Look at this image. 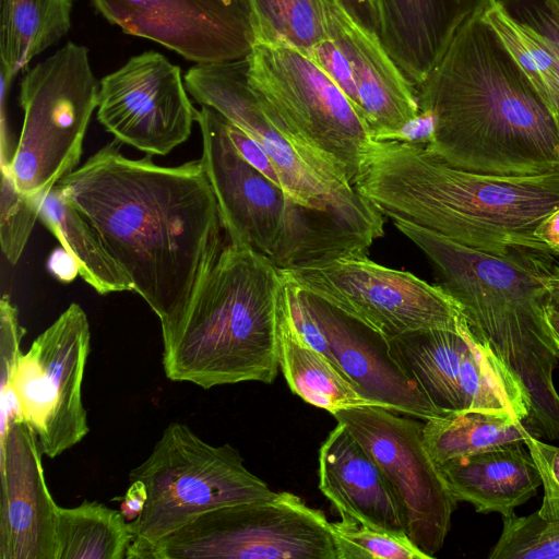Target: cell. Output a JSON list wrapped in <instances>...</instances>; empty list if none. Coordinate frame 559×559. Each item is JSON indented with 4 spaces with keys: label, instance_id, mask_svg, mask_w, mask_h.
I'll use <instances>...</instances> for the list:
<instances>
[{
    "label": "cell",
    "instance_id": "1",
    "mask_svg": "<svg viewBox=\"0 0 559 559\" xmlns=\"http://www.w3.org/2000/svg\"><path fill=\"white\" fill-rule=\"evenodd\" d=\"M171 330L223 249L217 201L202 159L175 167L124 156L111 142L57 183Z\"/></svg>",
    "mask_w": 559,
    "mask_h": 559
},
{
    "label": "cell",
    "instance_id": "2",
    "mask_svg": "<svg viewBox=\"0 0 559 559\" xmlns=\"http://www.w3.org/2000/svg\"><path fill=\"white\" fill-rule=\"evenodd\" d=\"M436 116L425 145L452 167L499 176L559 171V127L480 13L467 19L417 88Z\"/></svg>",
    "mask_w": 559,
    "mask_h": 559
},
{
    "label": "cell",
    "instance_id": "3",
    "mask_svg": "<svg viewBox=\"0 0 559 559\" xmlns=\"http://www.w3.org/2000/svg\"><path fill=\"white\" fill-rule=\"evenodd\" d=\"M395 227L427 257L439 284L461 307L474 335L519 382L530 400L526 427L559 439V393L552 379L559 348L547 322L559 261L546 250L510 248L506 254L475 249L421 226Z\"/></svg>",
    "mask_w": 559,
    "mask_h": 559
},
{
    "label": "cell",
    "instance_id": "4",
    "mask_svg": "<svg viewBox=\"0 0 559 559\" xmlns=\"http://www.w3.org/2000/svg\"><path fill=\"white\" fill-rule=\"evenodd\" d=\"M354 188L382 214L506 254L548 251L534 236L559 207V171L499 176L452 167L425 145L372 141Z\"/></svg>",
    "mask_w": 559,
    "mask_h": 559
},
{
    "label": "cell",
    "instance_id": "5",
    "mask_svg": "<svg viewBox=\"0 0 559 559\" xmlns=\"http://www.w3.org/2000/svg\"><path fill=\"white\" fill-rule=\"evenodd\" d=\"M283 277L247 245L228 242L183 316L162 334L165 376L202 389L272 383L280 369Z\"/></svg>",
    "mask_w": 559,
    "mask_h": 559
},
{
    "label": "cell",
    "instance_id": "6",
    "mask_svg": "<svg viewBox=\"0 0 559 559\" xmlns=\"http://www.w3.org/2000/svg\"><path fill=\"white\" fill-rule=\"evenodd\" d=\"M202 162L228 242L247 245L278 270L366 253L374 239L342 218L296 203L248 164L233 145L224 118L201 106Z\"/></svg>",
    "mask_w": 559,
    "mask_h": 559
},
{
    "label": "cell",
    "instance_id": "7",
    "mask_svg": "<svg viewBox=\"0 0 559 559\" xmlns=\"http://www.w3.org/2000/svg\"><path fill=\"white\" fill-rule=\"evenodd\" d=\"M134 480L144 485L146 501L129 522L133 539L127 559H142L160 539L209 511L277 495L245 466L236 448L212 445L177 421L164 429L148 457L130 471L129 481Z\"/></svg>",
    "mask_w": 559,
    "mask_h": 559
},
{
    "label": "cell",
    "instance_id": "8",
    "mask_svg": "<svg viewBox=\"0 0 559 559\" xmlns=\"http://www.w3.org/2000/svg\"><path fill=\"white\" fill-rule=\"evenodd\" d=\"M188 93L257 141L270 156L282 189L296 203L329 212L374 240L382 213L335 167L272 117L248 81L247 58L195 63L183 76Z\"/></svg>",
    "mask_w": 559,
    "mask_h": 559
},
{
    "label": "cell",
    "instance_id": "9",
    "mask_svg": "<svg viewBox=\"0 0 559 559\" xmlns=\"http://www.w3.org/2000/svg\"><path fill=\"white\" fill-rule=\"evenodd\" d=\"M100 82L85 46L69 41L27 71L20 84L21 135L8 166L16 188L45 195L80 162L98 106Z\"/></svg>",
    "mask_w": 559,
    "mask_h": 559
},
{
    "label": "cell",
    "instance_id": "10",
    "mask_svg": "<svg viewBox=\"0 0 559 559\" xmlns=\"http://www.w3.org/2000/svg\"><path fill=\"white\" fill-rule=\"evenodd\" d=\"M246 58L266 112L354 186L373 141L364 115L304 51L255 43Z\"/></svg>",
    "mask_w": 559,
    "mask_h": 559
},
{
    "label": "cell",
    "instance_id": "11",
    "mask_svg": "<svg viewBox=\"0 0 559 559\" xmlns=\"http://www.w3.org/2000/svg\"><path fill=\"white\" fill-rule=\"evenodd\" d=\"M142 559H337L321 510L282 491L209 511L164 537Z\"/></svg>",
    "mask_w": 559,
    "mask_h": 559
},
{
    "label": "cell",
    "instance_id": "12",
    "mask_svg": "<svg viewBox=\"0 0 559 559\" xmlns=\"http://www.w3.org/2000/svg\"><path fill=\"white\" fill-rule=\"evenodd\" d=\"M280 272L289 285L325 301L388 340L420 330H459L467 323L461 307L440 285L378 264L366 253Z\"/></svg>",
    "mask_w": 559,
    "mask_h": 559
},
{
    "label": "cell",
    "instance_id": "13",
    "mask_svg": "<svg viewBox=\"0 0 559 559\" xmlns=\"http://www.w3.org/2000/svg\"><path fill=\"white\" fill-rule=\"evenodd\" d=\"M90 348L87 316L73 302L19 358L11 390L49 459L81 442L90 431L82 400Z\"/></svg>",
    "mask_w": 559,
    "mask_h": 559
},
{
    "label": "cell",
    "instance_id": "14",
    "mask_svg": "<svg viewBox=\"0 0 559 559\" xmlns=\"http://www.w3.org/2000/svg\"><path fill=\"white\" fill-rule=\"evenodd\" d=\"M389 344L393 357L442 413L486 411L527 419V394L468 323L459 330L405 333Z\"/></svg>",
    "mask_w": 559,
    "mask_h": 559
},
{
    "label": "cell",
    "instance_id": "15",
    "mask_svg": "<svg viewBox=\"0 0 559 559\" xmlns=\"http://www.w3.org/2000/svg\"><path fill=\"white\" fill-rule=\"evenodd\" d=\"M381 406L332 415L380 466L403 506L409 539L430 559L441 550L457 506L424 440V423Z\"/></svg>",
    "mask_w": 559,
    "mask_h": 559
},
{
    "label": "cell",
    "instance_id": "16",
    "mask_svg": "<svg viewBox=\"0 0 559 559\" xmlns=\"http://www.w3.org/2000/svg\"><path fill=\"white\" fill-rule=\"evenodd\" d=\"M187 92L178 66L144 51L100 80L97 119L117 141L164 156L188 140L197 122Z\"/></svg>",
    "mask_w": 559,
    "mask_h": 559
},
{
    "label": "cell",
    "instance_id": "17",
    "mask_svg": "<svg viewBox=\"0 0 559 559\" xmlns=\"http://www.w3.org/2000/svg\"><path fill=\"white\" fill-rule=\"evenodd\" d=\"M126 34L156 41L195 63L246 58L255 44L250 17L222 0H92Z\"/></svg>",
    "mask_w": 559,
    "mask_h": 559
},
{
    "label": "cell",
    "instance_id": "18",
    "mask_svg": "<svg viewBox=\"0 0 559 559\" xmlns=\"http://www.w3.org/2000/svg\"><path fill=\"white\" fill-rule=\"evenodd\" d=\"M38 439L24 419L0 436V559H58L57 509Z\"/></svg>",
    "mask_w": 559,
    "mask_h": 559
},
{
    "label": "cell",
    "instance_id": "19",
    "mask_svg": "<svg viewBox=\"0 0 559 559\" xmlns=\"http://www.w3.org/2000/svg\"><path fill=\"white\" fill-rule=\"evenodd\" d=\"M343 373L377 406L428 420L438 409L393 357L389 340L325 301L301 292Z\"/></svg>",
    "mask_w": 559,
    "mask_h": 559
},
{
    "label": "cell",
    "instance_id": "20",
    "mask_svg": "<svg viewBox=\"0 0 559 559\" xmlns=\"http://www.w3.org/2000/svg\"><path fill=\"white\" fill-rule=\"evenodd\" d=\"M328 35L353 70L364 116L374 141H384L420 111L417 88L391 57L379 34L336 0H323Z\"/></svg>",
    "mask_w": 559,
    "mask_h": 559
},
{
    "label": "cell",
    "instance_id": "21",
    "mask_svg": "<svg viewBox=\"0 0 559 559\" xmlns=\"http://www.w3.org/2000/svg\"><path fill=\"white\" fill-rule=\"evenodd\" d=\"M319 489L337 510L369 527L408 536L393 486L361 444L337 423L319 450Z\"/></svg>",
    "mask_w": 559,
    "mask_h": 559
},
{
    "label": "cell",
    "instance_id": "22",
    "mask_svg": "<svg viewBox=\"0 0 559 559\" xmlns=\"http://www.w3.org/2000/svg\"><path fill=\"white\" fill-rule=\"evenodd\" d=\"M487 0H376L379 37L418 88L444 55L461 25Z\"/></svg>",
    "mask_w": 559,
    "mask_h": 559
},
{
    "label": "cell",
    "instance_id": "23",
    "mask_svg": "<svg viewBox=\"0 0 559 559\" xmlns=\"http://www.w3.org/2000/svg\"><path fill=\"white\" fill-rule=\"evenodd\" d=\"M439 467L456 500L473 504L479 513L510 515L542 485L524 441L455 459Z\"/></svg>",
    "mask_w": 559,
    "mask_h": 559
},
{
    "label": "cell",
    "instance_id": "24",
    "mask_svg": "<svg viewBox=\"0 0 559 559\" xmlns=\"http://www.w3.org/2000/svg\"><path fill=\"white\" fill-rule=\"evenodd\" d=\"M278 354L288 386L308 404L331 414L350 407L377 406L301 337L292 316L289 285L284 280L278 299Z\"/></svg>",
    "mask_w": 559,
    "mask_h": 559
},
{
    "label": "cell",
    "instance_id": "25",
    "mask_svg": "<svg viewBox=\"0 0 559 559\" xmlns=\"http://www.w3.org/2000/svg\"><path fill=\"white\" fill-rule=\"evenodd\" d=\"M38 218L75 261L79 275L98 294L133 290L95 227L67 200L58 185L43 199Z\"/></svg>",
    "mask_w": 559,
    "mask_h": 559
},
{
    "label": "cell",
    "instance_id": "26",
    "mask_svg": "<svg viewBox=\"0 0 559 559\" xmlns=\"http://www.w3.org/2000/svg\"><path fill=\"white\" fill-rule=\"evenodd\" d=\"M72 0H0L1 75L12 81L71 28Z\"/></svg>",
    "mask_w": 559,
    "mask_h": 559
},
{
    "label": "cell",
    "instance_id": "27",
    "mask_svg": "<svg viewBox=\"0 0 559 559\" xmlns=\"http://www.w3.org/2000/svg\"><path fill=\"white\" fill-rule=\"evenodd\" d=\"M424 440L440 466L506 443L524 441L533 432L523 421L503 413L460 411L425 420Z\"/></svg>",
    "mask_w": 559,
    "mask_h": 559
},
{
    "label": "cell",
    "instance_id": "28",
    "mask_svg": "<svg viewBox=\"0 0 559 559\" xmlns=\"http://www.w3.org/2000/svg\"><path fill=\"white\" fill-rule=\"evenodd\" d=\"M58 559H127L133 535L120 510L84 500L57 509Z\"/></svg>",
    "mask_w": 559,
    "mask_h": 559
},
{
    "label": "cell",
    "instance_id": "29",
    "mask_svg": "<svg viewBox=\"0 0 559 559\" xmlns=\"http://www.w3.org/2000/svg\"><path fill=\"white\" fill-rule=\"evenodd\" d=\"M479 13L552 112L559 95V62L551 49L536 32L515 20L498 0H487Z\"/></svg>",
    "mask_w": 559,
    "mask_h": 559
},
{
    "label": "cell",
    "instance_id": "30",
    "mask_svg": "<svg viewBox=\"0 0 559 559\" xmlns=\"http://www.w3.org/2000/svg\"><path fill=\"white\" fill-rule=\"evenodd\" d=\"M255 43L307 51L329 37L323 0H249Z\"/></svg>",
    "mask_w": 559,
    "mask_h": 559
},
{
    "label": "cell",
    "instance_id": "31",
    "mask_svg": "<svg viewBox=\"0 0 559 559\" xmlns=\"http://www.w3.org/2000/svg\"><path fill=\"white\" fill-rule=\"evenodd\" d=\"M337 559H430L408 536H399L341 516L330 522Z\"/></svg>",
    "mask_w": 559,
    "mask_h": 559
},
{
    "label": "cell",
    "instance_id": "32",
    "mask_svg": "<svg viewBox=\"0 0 559 559\" xmlns=\"http://www.w3.org/2000/svg\"><path fill=\"white\" fill-rule=\"evenodd\" d=\"M501 535L490 559H559V520L546 521L537 512L502 516Z\"/></svg>",
    "mask_w": 559,
    "mask_h": 559
},
{
    "label": "cell",
    "instance_id": "33",
    "mask_svg": "<svg viewBox=\"0 0 559 559\" xmlns=\"http://www.w3.org/2000/svg\"><path fill=\"white\" fill-rule=\"evenodd\" d=\"M45 195H26L19 191L8 166H1L0 242L11 264L19 261L25 248Z\"/></svg>",
    "mask_w": 559,
    "mask_h": 559
},
{
    "label": "cell",
    "instance_id": "34",
    "mask_svg": "<svg viewBox=\"0 0 559 559\" xmlns=\"http://www.w3.org/2000/svg\"><path fill=\"white\" fill-rule=\"evenodd\" d=\"M25 329L20 324L17 309L8 295L0 301V367H1V424L3 435L14 419H23L17 401L11 390V381L22 354L21 341Z\"/></svg>",
    "mask_w": 559,
    "mask_h": 559
},
{
    "label": "cell",
    "instance_id": "35",
    "mask_svg": "<svg viewBox=\"0 0 559 559\" xmlns=\"http://www.w3.org/2000/svg\"><path fill=\"white\" fill-rule=\"evenodd\" d=\"M519 22L536 32L559 62V8L554 0H498ZM559 127V95L554 106Z\"/></svg>",
    "mask_w": 559,
    "mask_h": 559
},
{
    "label": "cell",
    "instance_id": "36",
    "mask_svg": "<svg viewBox=\"0 0 559 559\" xmlns=\"http://www.w3.org/2000/svg\"><path fill=\"white\" fill-rule=\"evenodd\" d=\"M524 443L542 478L544 497L537 514L546 521L559 520V447L545 443L530 433Z\"/></svg>",
    "mask_w": 559,
    "mask_h": 559
},
{
    "label": "cell",
    "instance_id": "37",
    "mask_svg": "<svg viewBox=\"0 0 559 559\" xmlns=\"http://www.w3.org/2000/svg\"><path fill=\"white\" fill-rule=\"evenodd\" d=\"M337 84L354 106L364 115L350 64L331 37L304 51ZM365 117V116H364Z\"/></svg>",
    "mask_w": 559,
    "mask_h": 559
},
{
    "label": "cell",
    "instance_id": "38",
    "mask_svg": "<svg viewBox=\"0 0 559 559\" xmlns=\"http://www.w3.org/2000/svg\"><path fill=\"white\" fill-rule=\"evenodd\" d=\"M289 295L293 320L301 337L309 346L325 356L340 369L329 341L304 302L300 290L289 285Z\"/></svg>",
    "mask_w": 559,
    "mask_h": 559
},
{
    "label": "cell",
    "instance_id": "39",
    "mask_svg": "<svg viewBox=\"0 0 559 559\" xmlns=\"http://www.w3.org/2000/svg\"><path fill=\"white\" fill-rule=\"evenodd\" d=\"M224 120L227 134L240 156L282 189L275 167L264 148L238 127Z\"/></svg>",
    "mask_w": 559,
    "mask_h": 559
},
{
    "label": "cell",
    "instance_id": "40",
    "mask_svg": "<svg viewBox=\"0 0 559 559\" xmlns=\"http://www.w3.org/2000/svg\"><path fill=\"white\" fill-rule=\"evenodd\" d=\"M436 124V116L431 110H420L416 118L390 134L384 141L428 145L435 136Z\"/></svg>",
    "mask_w": 559,
    "mask_h": 559
},
{
    "label": "cell",
    "instance_id": "41",
    "mask_svg": "<svg viewBox=\"0 0 559 559\" xmlns=\"http://www.w3.org/2000/svg\"><path fill=\"white\" fill-rule=\"evenodd\" d=\"M364 26L378 33L379 17L376 0H336Z\"/></svg>",
    "mask_w": 559,
    "mask_h": 559
},
{
    "label": "cell",
    "instance_id": "42",
    "mask_svg": "<svg viewBox=\"0 0 559 559\" xmlns=\"http://www.w3.org/2000/svg\"><path fill=\"white\" fill-rule=\"evenodd\" d=\"M534 236L550 253L559 255V207L537 225Z\"/></svg>",
    "mask_w": 559,
    "mask_h": 559
},
{
    "label": "cell",
    "instance_id": "43",
    "mask_svg": "<svg viewBox=\"0 0 559 559\" xmlns=\"http://www.w3.org/2000/svg\"><path fill=\"white\" fill-rule=\"evenodd\" d=\"M146 501L145 487L141 481H130V486L120 504V511L128 522L134 521Z\"/></svg>",
    "mask_w": 559,
    "mask_h": 559
},
{
    "label": "cell",
    "instance_id": "44",
    "mask_svg": "<svg viewBox=\"0 0 559 559\" xmlns=\"http://www.w3.org/2000/svg\"><path fill=\"white\" fill-rule=\"evenodd\" d=\"M70 264H75V261L70 257V254L64 250V254L61 252H57L51 257L50 260V270L62 281H71L79 274V270L76 266H66Z\"/></svg>",
    "mask_w": 559,
    "mask_h": 559
},
{
    "label": "cell",
    "instance_id": "45",
    "mask_svg": "<svg viewBox=\"0 0 559 559\" xmlns=\"http://www.w3.org/2000/svg\"><path fill=\"white\" fill-rule=\"evenodd\" d=\"M547 322L551 331V335L559 348V314L546 309Z\"/></svg>",
    "mask_w": 559,
    "mask_h": 559
},
{
    "label": "cell",
    "instance_id": "46",
    "mask_svg": "<svg viewBox=\"0 0 559 559\" xmlns=\"http://www.w3.org/2000/svg\"><path fill=\"white\" fill-rule=\"evenodd\" d=\"M235 10L243 13L251 20V8L249 0H222ZM252 22V20H251Z\"/></svg>",
    "mask_w": 559,
    "mask_h": 559
},
{
    "label": "cell",
    "instance_id": "47",
    "mask_svg": "<svg viewBox=\"0 0 559 559\" xmlns=\"http://www.w3.org/2000/svg\"><path fill=\"white\" fill-rule=\"evenodd\" d=\"M547 309L559 314V287L551 293Z\"/></svg>",
    "mask_w": 559,
    "mask_h": 559
},
{
    "label": "cell",
    "instance_id": "48",
    "mask_svg": "<svg viewBox=\"0 0 559 559\" xmlns=\"http://www.w3.org/2000/svg\"><path fill=\"white\" fill-rule=\"evenodd\" d=\"M557 7L559 8V0H554Z\"/></svg>",
    "mask_w": 559,
    "mask_h": 559
}]
</instances>
